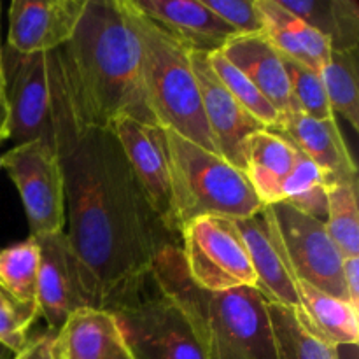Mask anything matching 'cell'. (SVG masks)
Here are the masks:
<instances>
[{
	"mask_svg": "<svg viewBox=\"0 0 359 359\" xmlns=\"http://www.w3.org/2000/svg\"><path fill=\"white\" fill-rule=\"evenodd\" d=\"M51 132L63 175L65 231L93 309H107L151 272L163 245L177 244L147 203L112 130L81 121L48 53Z\"/></svg>",
	"mask_w": 359,
	"mask_h": 359,
	"instance_id": "1",
	"label": "cell"
},
{
	"mask_svg": "<svg viewBox=\"0 0 359 359\" xmlns=\"http://www.w3.org/2000/svg\"><path fill=\"white\" fill-rule=\"evenodd\" d=\"M51 55L81 121L111 130L130 118L160 128L144 86L139 35L123 0H86L74 37Z\"/></svg>",
	"mask_w": 359,
	"mask_h": 359,
	"instance_id": "2",
	"label": "cell"
},
{
	"mask_svg": "<svg viewBox=\"0 0 359 359\" xmlns=\"http://www.w3.org/2000/svg\"><path fill=\"white\" fill-rule=\"evenodd\" d=\"M151 276L181 309L205 359H276L266 300L258 290H202L189 277L177 244L158 251Z\"/></svg>",
	"mask_w": 359,
	"mask_h": 359,
	"instance_id": "3",
	"label": "cell"
},
{
	"mask_svg": "<svg viewBox=\"0 0 359 359\" xmlns=\"http://www.w3.org/2000/svg\"><path fill=\"white\" fill-rule=\"evenodd\" d=\"M142 48V76L151 112L160 128L217 153L207 126L191 49L123 0Z\"/></svg>",
	"mask_w": 359,
	"mask_h": 359,
	"instance_id": "4",
	"label": "cell"
},
{
	"mask_svg": "<svg viewBox=\"0 0 359 359\" xmlns=\"http://www.w3.org/2000/svg\"><path fill=\"white\" fill-rule=\"evenodd\" d=\"M161 130L167 147L179 235L182 228L196 217L245 219L265 207L241 168L175 132Z\"/></svg>",
	"mask_w": 359,
	"mask_h": 359,
	"instance_id": "5",
	"label": "cell"
},
{
	"mask_svg": "<svg viewBox=\"0 0 359 359\" xmlns=\"http://www.w3.org/2000/svg\"><path fill=\"white\" fill-rule=\"evenodd\" d=\"M105 311L114 316L133 359H205L181 309L151 272Z\"/></svg>",
	"mask_w": 359,
	"mask_h": 359,
	"instance_id": "6",
	"label": "cell"
},
{
	"mask_svg": "<svg viewBox=\"0 0 359 359\" xmlns=\"http://www.w3.org/2000/svg\"><path fill=\"white\" fill-rule=\"evenodd\" d=\"M179 237L186 270L196 286L207 291L256 290V273L233 219L196 217L182 228Z\"/></svg>",
	"mask_w": 359,
	"mask_h": 359,
	"instance_id": "7",
	"label": "cell"
},
{
	"mask_svg": "<svg viewBox=\"0 0 359 359\" xmlns=\"http://www.w3.org/2000/svg\"><path fill=\"white\" fill-rule=\"evenodd\" d=\"M2 168L20 193L30 237H46L65 230L63 175L53 139L14 146L2 154Z\"/></svg>",
	"mask_w": 359,
	"mask_h": 359,
	"instance_id": "8",
	"label": "cell"
},
{
	"mask_svg": "<svg viewBox=\"0 0 359 359\" xmlns=\"http://www.w3.org/2000/svg\"><path fill=\"white\" fill-rule=\"evenodd\" d=\"M266 207L272 212L294 279L304 280L330 297L349 302L342 277L344 258L330 238L326 224L286 202Z\"/></svg>",
	"mask_w": 359,
	"mask_h": 359,
	"instance_id": "9",
	"label": "cell"
},
{
	"mask_svg": "<svg viewBox=\"0 0 359 359\" xmlns=\"http://www.w3.org/2000/svg\"><path fill=\"white\" fill-rule=\"evenodd\" d=\"M7 102V140L14 146L53 139L48 53L18 55L2 51Z\"/></svg>",
	"mask_w": 359,
	"mask_h": 359,
	"instance_id": "10",
	"label": "cell"
},
{
	"mask_svg": "<svg viewBox=\"0 0 359 359\" xmlns=\"http://www.w3.org/2000/svg\"><path fill=\"white\" fill-rule=\"evenodd\" d=\"M35 241L39 244L37 311L55 335L74 312L84 307L93 309V304L65 230Z\"/></svg>",
	"mask_w": 359,
	"mask_h": 359,
	"instance_id": "11",
	"label": "cell"
},
{
	"mask_svg": "<svg viewBox=\"0 0 359 359\" xmlns=\"http://www.w3.org/2000/svg\"><path fill=\"white\" fill-rule=\"evenodd\" d=\"M111 130L125 151L126 160L146 195L151 210L160 219L165 230L177 241L179 231L175 224L170 168L163 130L130 118L118 119Z\"/></svg>",
	"mask_w": 359,
	"mask_h": 359,
	"instance_id": "12",
	"label": "cell"
},
{
	"mask_svg": "<svg viewBox=\"0 0 359 359\" xmlns=\"http://www.w3.org/2000/svg\"><path fill=\"white\" fill-rule=\"evenodd\" d=\"M86 0H14L7 48L18 55L53 53L76 34Z\"/></svg>",
	"mask_w": 359,
	"mask_h": 359,
	"instance_id": "13",
	"label": "cell"
},
{
	"mask_svg": "<svg viewBox=\"0 0 359 359\" xmlns=\"http://www.w3.org/2000/svg\"><path fill=\"white\" fill-rule=\"evenodd\" d=\"M191 67L198 81L203 114L216 144L217 154L244 172L242 151L245 139L251 133L266 128L256 121L217 79L214 70L210 69L209 53L191 49Z\"/></svg>",
	"mask_w": 359,
	"mask_h": 359,
	"instance_id": "14",
	"label": "cell"
},
{
	"mask_svg": "<svg viewBox=\"0 0 359 359\" xmlns=\"http://www.w3.org/2000/svg\"><path fill=\"white\" fill-rule=\"evenodd\" d=\"M233 223L241 231L256 273V290L266 302L298 311L300 302L294 276L269 207L245 219H233Z\"/></svg>",
	"mask_w": 359,
	"mask_h": 359,
	"instance_id": "15",
	"label": "cell"
},
{
	"mask_svg": "<svg viewBox=\"0 0 359 359\" xmlns=\"http://www.w3.org/2000/svg\"><path fill=\"white\" fill-rule=\"evenodd\" d=\"M272 132L291 140L307 154L323 172L326 186L358 182V167L335 118L314 119L304 112H291L280 118Z\"/></svg>",
	"mask_w": 359,
	"mask_h": 359,
	"instance_id": "16",
	"label": "cell"
},
{
	"mask_svg": "<svg viewBox=\"0 0 359 359\" xmlns=\"http://www.w3.org/2000/svg\"><path fill=\"white\" fill-rule=\"evenodd\" d=\"M137 11L160 25L172 37L193 51L216 53L223 49L235 30L207 9L202 0H130Z\"/></svg>",
	"mask_w": 359,
	"mask_h": 359,
	"instance_id": "17",
	"label": "cell"
},
{
	"mask_svg": "<svg viewBox=\"0 0 359 359\" xmlns=\"http://www.w3.org/2000/svg\"><path fill=\"white\" fill-rule=\"evenodd\" d=\"M53 359H133L114 316L104 309L74 312L53 335Z\"/></svg>",
	"mask_w": 359,
	"mask_h": 359,
	"instance_id": "18",
	"label": "cell"
},
{
	"mask_svg": "<svg viewBox=\"0 0 359 359\" xmlns=\"http://www.w3.org/2000/svg\"><path fill=\"white\" fill-rule=\"evenodd\" d=\"M221 53L262 91L280 118L300 112L291 95L283 56L265 35H235L223 46Z\"/></svg>",
	"mask_w": 359,
	"mask_h": 359,
	"instance_id": "19",
	"label": "cell"
},
{
	"mask_svg": "<svg viewBox=\"0 0 359 359\" xmlns=\"http://www.w3.org/2000/svg\"><path fill=\"white\" fill-rule=\"evenodd\" d=\"M293 142L272 130L251 133L244 142V174L263 205L283 202L284 184L294 167Z\"/></svg>",
	"mask_w": 359,
	"mask_h": 359,
	"instance_id": "20",
	"label": "cell"
},
{
	"mask_svg": "<svg viewBox=\"0 0 359 359\" xmlns=\"http://www.w3.org/2000/svg\"><path fill=\"white\" fill-rule=\"evenodd\" d=\"M256 6L263 18V35L277 53L321 72L332 53L326 39L277 0H256Z\"/></svg>",
	"mask_w": 359,
	"mask_h": 359,
	"instance_id": "21",
	"label": "cell"
},
{
	"mask_svg": "<svg viewBox=\"0 0 359 359\" xmlns=\"http://www.w3.org/2000/svg\"><path fill=\"white\" fill-rule=\"evenodd\" d=\"M297 284L298 318L302 325L318 339L332 346H356L359 340L358 309L349 302L339 300L316 290L304 280L294 279Z\"/></svg>",
	"mask_w": 359,
	"mask_h": 359,
	"instance_id": "22",
	"label": "cell"
},
{
	"mask_svg": "<svg viewBox=\"0 0 359 359\" xmlns=\"http://www.w3.org/2000/svg\"><path fill=\"white\" fill-rule=\"evenodd\" d=\"M314 28L332 51H358L359 6L354 0H277Z\"/></svg>",
	"mask_w": 359,
	"mask_h": 359,
	"instance_id": "23",
	"label": "cell"
},
{
	"mask_svg": "<svg viewBox=\"0 0 359 359\" xmlns=\"http://www.w3.org/2000/svg\"><path fill=\"white\" fill-rule=\"evenodd\" d=\"M276 359H339V347L312 335L294 309L266 302Z\"/></svg>",
	"mask_w": 359,
	"mask_h": 359,
	"instance_id": "24",
	"label": "cell"
},
{
	"mask_svg": "<svg viewBox=\"0 0 359 359\" xmlns=\"http://www.w3.org/2000/svg\"><path fill=\"white\" fill-rule=\"evenodd\" d=\"M39 244L34 237L0 249V287L14 302L39 318Z\"/></svg>",
	"mask_w": 359,
	"mask_h": 359,
	"instance_id": "25",
	"label": "cell"
},
{
	"mask_svg": "<svg viewBox=\"0 0 359 359\" xmlns=\"http://www.w3.org/2000/svg\"><path fill=\"white\" fill-rule=\"evenodd\" d=\"M326 97L333 114H340L354 130H359L358 51H332L321 69Z\"/></svg>",
	"mask_w": 359,
	"mask_h": 359,
	"instance_id": "26",
	"label": "cell"
},
{
	"mask_svg": "<svg viewBox=\"0 0 359 359\" xmlns=\"http://www.w3.org/2000/svg\"><path fill=\"white\" fill-rule=\"evenodd\" d=\"M294 149V167L284 184L283 202L325 223L328 209V186L325 175L307 154L302 153L297 146Z\"/></svg>",
	"mask_w": 359,
	"mask_h": 359,
	"instance_id": "27",
	"label": "cell"
},
{
	"mask_svg": "<svg viewBox=\"0 0 359 359\" xmlns=\"http://www.w3.org/2000/svg\"><path fill=\"white\" fill-rule=\"evenodd\" d=\"M325 224L342 258H359L358 182L328 186Z\"/></svg>",
	"mask_w": 359,
	"mask_h": 359,
	"instance_id": "28",
	"label": "cell"
},
{
	"mask_svg": "<svg viewBox=\"0 0 359 359\" xmlns=\"http://www.w3.org/2000/svg\"><path fill=\"white\" fill-rule=\"evenodd\" d=\"M210 69L223 83V86L230 91L231 97L252 116L258 123H262L266 130H273L280 123V114L273 109V105L263 97L262 91L241 72L235 65H231L223 53H209Z\"/></svg>",
	"mask_w": 359,
	"mask_h": 359,
	"instance_id": "29",
	"label": "cell"
},
{
	"mask_svg": "<svg viewBox=\"0 0 359 359\" xmlns=\"http://www.w3.org/2000/svg\"><path fill=\"white\" fill-rule=\"evenodd\" d=\"M283 63L298 111L314 119L335 118L332 107H330L328 97H326L321 72L286 58V56H283Z\"/></svg>",
	"mask_w": 359,
	"mask_h": 359,
	"instance_id": "30",
	"label": "cell"
},
{
	"mask_svg": "<svg viewBox=\"0 0 359 359\" xmlns=\"http://www.w3.org/2000/svg\"><path fill=\"white\" fill-rule=\"evenodd\" d=\"M37 316L14 302L0 287V346L18 354L28 342V332Z\"/></svg>",
	"mask_w": 359,
	"mask_h": 359,
	"instance_id": "31",
	"label": "cell"
},
{
	"mask_svg": "<svg viewBox=\"0 0 359 359\" xmlns=\"http://www.w3.org/2000/svg\"><path fill=\"white\" fill-rule=\"evenodd\" d=\"M202 4L237 35L263 34V18L256 0H202Z\"/></svg>",
	"mask_w": 359,
	"mask_h": 359,
	"instance_id": "32",
	"label": "cell"
},
{
	"mask_svg": "<svg viewBox=\"0 0 359 359\" xmlns=\"http://www.w3.org/2000/svg\"><path fill=\"white\" fill-rule=\"evenodd\" d=\"M51 344L53 333H41V335L28 339L27 346L14 354L13 359H53L51 358Z\"/></svg>",
	"mask_w": 359,
	"mask_h": 359,
	"instance_id": "33",
	"label": "cell"
},
{
	"mask_svg": "<svg viewBox=\"0 0 359 359\" xmlns=\"http://www.w3.org/2000/svg\"><path fill=\"white\" fill-rule=\"evenodd\" d=\"M342 277L347 300L359 309V258H344Z\"/></svg>",
	"mask_w": 359,
	"mask_h": 359,
	"instance_id": "34",
	"label": "cell"
},
{
	"mask_svg": "<svg viewBox=\"0 0 359 359\" xmlns=\"http://www.w3.org/2000/svg\"><path fill=\"white\" fill-rule=\"evenodd\" d=\"M7 112L6 91L0 90V144L7 140Z\"/></svg>",
	"mask_w": 359,
	"mask_h": 359,
	"instance_id": "35",
	"label": "cell"
},
{
	"mask_svg": "<svg viewBox=\"0 0 359 359\" xmlns=\"http://www.w3.org/2000/svg\"><path fill=\"white\" fill-rule=\"evenodd\" d=\"M0 90L6 91V77H4V65H2V49H0Z\"/></svg>",
	"mask_w": 359,
	"mask_h": 359,
	"instance_id": "36",
	"label": "cell"
},
{
	"mask_svg": "<svg viewBox=\"0 0 359 359\" xmlns=\"http://www.w3.org/2000/svg\"><path fill=\"white\" fill-rule=\"evenodd\" d=\"M14 354L11 353V351H7L6 347L0 346V359H13Z\"/></svg>",
	"mask_w": 359,
	"mask_h": 359,
	"instance_id": "37",
	"label": "cell"
},
{
	"mask_svg": "<svg viewBox=\"0 0 359 359\" xmlns=\"http://www.w3.org/2000/svg\"><path fill=\"white\" fill-rule=\"evenodd\" d=\"M0 168H2V156H0Z\"/></svg>",
	"mask_w": 359,
	"mask_h": 359,
	"instance_id": "38",
	"label": "cell"
}]
</instances>
